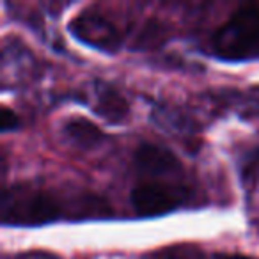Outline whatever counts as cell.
<instances>
[{
	"instance_id": "2",
	"label": "cell",
	"mask_w": 259,
	"mask_h": 259,
	"mask_svg": "<svg viewBox=\"0 0 259 259\" xmlns=\"http://www.w3.org/2000/svg\"><path fill=\"white\" fill-rule=\"evenodd\" d=\"M4 226H41L57 220L62 206L54 194L29 185H16L2 195Z\"/></svg>"
},
{
	"instance_id": "9",
	"label": "cell",
	"mask_w": 259,
	"mask_h": 259,
	"mask_svg": "<svg viewBox=\"0 0 259 259\" xmlns=\"http://www.w3.org/2000/svg\"><path fill=\"white\" fill-rule=\"evenodd\" d=\"M153 259H188L183 252L176 250V248H169V250L158 252Z\"/></svg>"
},
{
	"instance_id": "1",
	"label": "cell",
	"mask_w": 259,
	"mask_h": 259,
	"mask_svg": "<svg viewBox=\"0 0 259 259\" xmlns=\"http://www.w3.org/2000/svg\"><path fill=\"white\" fill-rule=\"evenodd\" d=\"M211 52L224 61L259 59V4L240 8L211 39Z\"/></svg>"
},
{
	"instance_id": "3",
	"label": "cell",
	"mask_w": 259,
	"mask_h": 259,
	"mask_svg": "<svg viewBox=\"0 0 259 259\" xmlns=\"http://www.w3.org/2000/svg\"><path fill=\"white\" fill-rule=\"evenodd\" d=\"M69 32L83 45L96 50L114 54L121 48L122 37L119 29L105 15L93 9L82 11L69 22Z\"/></svg>"
},
{
	"instance_id": "6",
	"label": "cell",
	"mask_w": 259,
	"mask_h": 259,
	"mask_svg": "<svg viewBox=\"0 0 259 259\" xmlns=\"http://www.w3.org/2000/svg\"><path fill=\"white\" fill-rule=\"evenodd\" d=\"M93 108L108 122H122L130 110L124 96L117 89L107 85V83H98L96 85Z\"/></svg>"
},
{
	"instance_id": "4",
	"label": "cell",
	"mask_w": 259,
	"mask_h": 259,
	"mask_svg": "<svg viewBox=\"0 0 259 259\" xmlns=\"http://www.w3.org/2000/svg\"><path fill=\"white\" fill-rule=\"evenodd\" d=\"M187 199L183 188L163 181H144L139 183L130 194L132 208L139 215L153 217L180 208Z\"/></svg>"
},
{
	"instance_id": "5",
	"label": "cell",
	"mask_w": 259,
	"mask_h": 259,
	"mask_svg": "<svg viewBox=\"0 0 259 259\" xmlns=\"http://www.w3.org/2000/svg\"><path fill=\"white\" fill-rule=\"evenodd\" d=\"M135 165L139 172L149 178V181L172 178L181 174V163L172 153L163 146L144 142L135 151Z\"/></svg>"
},
{
	"instance_id": "10",
	"label": "cell",
	"mask_w": 259,
	"mask_h": 259,
	"mask_svg": "<svg viewBox=\"0 0 259 259\" xmlns=\"http://www.w3.org/2000/svg\"><path fill=\"white\" fill-rule=\"evenodd\" d=\"M224 259H247V257H243V255H227Z\"/></svg>"
},
{
	"instance_id": "8",
	"label": "cell",
	"mask_w": 259,
	"mask_h": 259,
	"mask_svg": "<svg viewBox=\"0 0 259 259\" xmlns=\"http://www.w3.org/2000/svg\"><path fill=\"white\" fill-rule=\"evenodd\" d=\"M18 122H20L18 115H16L11 108L2 107V121H0V126H2V130H4V132H9V130L16 128V126H18Z\"/></svg>"
},
{
	"instance_id": "7",
	"label": "cell",
	"mask_w": 259,
	"mask_h": 259,
	"mask_svg": "<svg viewBox=\"0 0 259 259\" xmlns=\"http://www.w3.org/2000/svg\"><path fill=\"white\" fill-rule=\"evenodd\" d=\"M62 135L66 141L73 146L82 149L96 148L101 141V132L94 122H91L85 117H71L62 124Z\"/></svg>"
}]
</instances>
